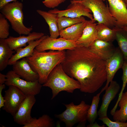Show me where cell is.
Masks as SVG:
<instances>
[{
    "label": "cell",
    "instance_id": "6da1fadb",
    "mask_svg": "<svg viewBox=\"0 0 127 127\" xmlns=\"http://www.w3.org/2000/svg\"><path fill=\"white\" fill-rule=\"evenodd\" d=\"M106 63L89 47L77 46L65 51L61 64L65 72L79 82L81 91L92 93L106 81Z\"/></svg>",
    "mask_w": 127,
    "mask_h": 127
},
{
    "label": "cell",
    "instance_id": "7a4b0ae2",
    "mask_svg": "<svg viewBox=\"0 0 127 127\" xmlns=\"http://www.w3.org/2000/svg\"><path fill=\"white\" fill-rule=\"evenodd\" d=\"M65 56V50L46 52H39L35 49L32 55L26 58L32 69L38 74L39 82L42 84L46 81L54 68L63 61Z\"/></svg>",
    "mask_w": 127,
    "mask_h": 127
},
{
    "label": "cell",
    "instance_id": "3957f363",
    "mask_svg": "<svg viewBox=\"0 0 127 127\" xmlns=\"http://www.w3.org/2000/svg\"><path fill=\"white\" fill-rule=\"evenodd\" d=\"M52 90V99L61 91L72 93L77 89H80L79 82L68 75L64 71L61 64L56 66L50 73L46 81L42 85Z\"/></svg>",
    "mask_w": 127,
    "mask_h": 127
},
{
    "label": "cell",
    "instance_id": "277c9868",
    "mask_svg": "<svg viewBox=\"0 0 127 127\" xmlns=\"http://www.w3.org/2000/svg\"><path fill=\"white\" fill-rule=\"evenodd\" d=\"M64 104L66 107V110L60 114L55 115V117L64 122L67 127H72L76 123L78 124L77 127H85L90 105L83 100L78 105H75L72 102Z\"/></svg>",
    "mask_w": 127,
    "mask_h": 127
},
{
    "label": "cell",
    "instance_id": "5b68a950",
    "mask_svg": "<svg viewBox=\"0 0 127 127\" xmlns=\"http://www.w3.org/2000/svg\"><path fill=\"white\" fill-rule=\"evenodd\" d=\"M23 3L18 1L8 3L0 9V12L9 21L13 29L20 35H28L33 29L24 24Z\"/></svg>",
    "mask_w": 127,
    "mask_h": 127
},
{
    "label": "cell",
    "instance_id": "8992f818",
    "mask_svg": "<svg viewBox=\"0 0 127 127\" xmlns=\"http://www.w3.org/2000/svg\"><path fill=\"white\" fill-rule=\"evenodd\" d=\"M89 9L98 24H103L112 29L115 26L116 20L111 15L108 6L102 0H83L79 2Z\"/></svg>",
    "mask_w": 127,
    "mask_h": 127
},
{
    "label": "cell",
    "instance_id": "52a82bcc",
    "mask_svg": "<svg viewBox=\"0 0 127 127\" xmlns=\"http://www.w3.org/2000/svg\"><path fill=\"white\" fill-rule=\"evenodd\" d=\"M6 75L7 80L5 83L6 85L15 86L27 95H35L40 91L42 86L38 81L33 82L27 81L21 79L13 70L9 71Z\"/></svg>",
    "mask_w": 127,
    "mask_h": 127
},
{
    "label": "cell",
    "instance_id": "ba28073f",
    "mask_svg": "<svg viewBox=\"0 0 127 127\" xmlns=\"http://www.w3.org/2000/svg\"><path fill=\"white\" fill-rule=\"evenodd\" d=\"M5 91V102L2 109L13 116L26 98V95L16 87L10 85Z\"/></svg>",
    "mask_w": 127,
    "mask_h": 127
},
{
    "label": "cell",
    "instance_id": "9c48e42d",
    "mask_svg": "<svg viewBox=\"0 0 127 127\" xmlns=\"http://www.w3.org/2000/svg\"><path fill=\"white\" fill-rule=\"evenodd\" d=\"M77 46L75 41L61 37L53 38L48 35H46L45 37L35 49L39 52L48 50L60 51L72 49Z\"/></svg>",
    "mask_w": 127,
    "mask_h": 127
},
{
    "label": "cell",
    "instance_id": "30bf717a",
    "mask_svg": "<svg viewBox=\"0 0 127 127\" xmlns=\"http://www.w3.org/2000/svg\"><path fill=\"white\" fill-rule=\"evenodd\" d=\"M71 4L65 10H60L57 9L50 10L48 12L57 14L58 17L65 16L72 18H76L86 16L93 22L95 21L93 16L91 14V10L79 2L70 1Z\"/></svg>",
    "mask_w": 127,
    "mask_h": 127
},
{
    "label": "cell",
    "instance_id": "8fae6325",
    "mask_svg": "<svg viewBox=\"0 0 127 127\" xmlns=\"http://www.w3.org/2000/svg\"><path fill=\"white\" fill-rule=\"evenodd\" d=\"M124 61L123 54L119 47L116 48L113 55L105 60L107 79L105 85L102 89L103 91L113 80L118 70L122 68Z\"/></svg>",
    "mask_w": 127,
    "mask_h": 127
},
{
    "label": "cell",
    "instance_id": "7c38bea8",
    "mask_svg": "<svg viewBox=\"0 0 127 127\" xmlns=\"http://www.w3.org/2000/svg\"><path fill=\"white\" fill-rule=\"evenodd\" d=\"M35 96H27L13 116L15 123L24 126L32 121L33 118L31 117V113L32 107L36 102Z\"/></svg>",
    "mask_w": 127,
    "mask_h": 127
},
{
    "label": "cell",
    "instance_id": "4fadbf2b",
    "mask_svg": "<svg viewBox=\"0 0 127 127\" xmlns=\"http://www.w3.org/2000/svg\"><path fill=\"white\" fill-rule=\"evenodd\" d=\"M103 1L106 0H102ZM110 12L116 20L115 27L127 26V5L123 0H107Z\"/></svg>",
    "mask_w": 127,
    "mask_h": 127
},
{
    "label": "cell",
    "instance_id": "5bb4252c",
    "mask_svg": "<svg viewBox=\"0 0 127 127\" xmlns=\"http://www.w3.org/2000/svg\"><path fill=\"white\" fill-rule=\"evenodd\" d=\"M12 65L13 70L23 79L30 82L39 81L38 74L32 69L26 57L17 61Z\"/></svg>",
    "mask_w": 127,
    "mask_h": 127
},
{
    "label": "cell",
    "instance_id": "9a60e30c",
    "mask_svg": "<svg viewBox=\"0 0 127 127\" xmlns=\"http://www.w3.org/2000/svg\"><path fill=\"white\" fill-rule=\"evenodd\" d=\"M120 89V86L116 81L113 80L110 83L109 86L105 90L102 104L98 112L99 118L107 117V112L108 106L111 101L115 97Z\"/></svg>",
    "mask_w": 127,
    "mask_h": 127
},
{
    "label": "cell",
    "instance_id": "2e32d148",
    "mask_svg": "<svg viewBox=\"0 0 127 127\" xmlns=\"http://www.w3.org/2000/svg\"><path fill=\"white\" fill-rule=\"evenodd\" d=\"M97 25L91 20H88L81 36L76 41L77 46L89 47L98 39Z\"/></svg>",
    "mask_w": 127,
    "mask_h": 127
},
{
    "label": "cell",
    "instance_id": "e0dca14e",
    "mask_svg": "<svg viewBox=\"0 0 127 127\" xmlns=\"http://www.w3.org/2000/svg\"><path fill=\"white\" fill-rule=\"evenodd\" d=\"M44 35V34L42 32H30L27 36L20 35L17 37L10 36L5 40L10 48L16 51L18 48L26 47V44L29 42L39 40Z\"/></svg>",
    "mask_w": 127,
    "mask_h": 127
},
{
    "label": "cell",
    "instance_id": "ac0fdd59",
    "mask_svg": "<svg viewBox=\"0 0 127 127\" xmlns=\"http://www.w3.org/2000/svg\"><path fill=\"white\" fill-rule=\"evenodd\" d=\"M89 48L105 61L110 58L116 48L112 42L96 40Z\"/></svg>",
    "mask_w": 127,
    "mask_h": 127
},
{
    "label": "cell",
    "instance_id": "d6986e66",
    "mask_svg": "<svg viewBox=\"0 0 127 127\" xmlns=\"http://www.w3.org/2000/svg\"><path fill=\"white\" fill-rule=\"evenodd\" d=\"M44 35L40 39L29 42L28 45L24 48H19L16 50V53L13 55L9 60L8 65H13L17 61L22 58L30 57L33 54L34 49L46 37Z\"/></svg>",
    "mask_w": 127,
    "mask_h": 127
},
{
    "label": "cell",
    "instance_id": "ffe728a7",
    "mask_svg": "<svg viewBox=\"0 0 127 127\" xmlns=\"http://www.w3.org/2000/svg\"><path fill=\"white\" fill-rule=\"evenodd\" d=\"M88 21L86 20L82 22L60 30V37L76 42L81 36Z\"/></svg>",
    "mask_w": 127,
    "mask_h": 127
},
{
    "label": "cell",
    "instance_id": "44dd1931",
    "mask_svg": "<svg viewBox=\"0 0 127 127\" xmlns=\"http://www.w3.org/2000/svg\"><path fill=\"white\" fill-rule=\"evenodd\" d=\"M36 11L44 18L48 25L50 36L53 38H57L60 35L57 23L58 14L40 9L37 10Z\"/></svg>",
    "mask_w": 127,
    "mask_h": 127
},
{
    "label": "cell",
    "instance_id": "7402d4cb",
    "mask_svg": "<svg viewBox=\"0 0 127 127\" xmlns=\"http://www.w3.org/2000/svg\"><path fill=\"white\" fill-rule=\"evenodd\" d=\"M15 51L12 50L5 39H0V71H2L8 65L9 60Z\"/></svg>",
    "mask_w": 127,
    "mask_h": 127
},
{
    "label": "cell",
    "instance_id": "603a6c76",
    "mask_svg": "<svg viewBox=\"0 0 127 127\" xmlns=\"http://www.w3.org/2000/svg\"><path fill=\"white\" fill-rule=\"evenodd\" d=\"M98 39L107 42H112L115 40V30L103 24L97 25Z\"/></svg>",
    "mask_w": 127,
    "mask_h": 127
},
{
    "label": "cell",
    "instance_id": "cb8c5ba5",
    "mask_svg": "<svg viewBox=\"0 0 127 127\" xmlns=\"http://www.w3.org/2000/svg\"><path fill=\"white\" fill-rule=\"evenodd\" d=\"M114 28L115 40L123 54L124 61L127 62V32L122 28Z\"/></svg>",
    "mask_w": 127,
    "mask_h": 127
},
{
    "label": "cell",
    "instance_id": "d4e9b609",
    "mask_svg": "<svg viewBox=\"0 0 127 127\" xmlns=\"http://www.w3.org/2000/svg\"><path fill=\"white\" fill-rule=\"evenodd\" d=\"M120 108L116 110L113 115L116 121L125 122L127 121V94L123 92L118 104Z\"/></svg>",
    "mask_w": 127,
    "mask_h": 127
},
{
    "label": "cell",
    "instance_id": "484cf974",
    "mask_svg": "<svg viewBox=\"0 0 127 127\" xmlns=\"http://www.w3.org/2000/svg\"><path fill=\"white\" fill-rule=\"evenodd\" d=\"M53 120L48 115L44 114L38 119L33 118L29 123L23 127H54Z\"/></svg>",
    "mask_w": 127,
    "mask_h": 127
},
{
    "label": "cell",
    "instance_id": "4316f807",
    "mask_svg": "<svg viewBox=\"0 0 127 127\" xmlns=\"http://www.w3.org/2000/svg\"><path fill=\"white\" fill-rule=\"evenodd\" d=\"M103 91L102 89L93 98L91 105L88 111L87 121L92 123L95 122L98 116L97 108L100 99V95Z\"/></svg>",
    "mask_w": 127,
    "mask_h": 127
},
{
    "label": "cell",
    "instance_id": "83f0119b",
    "mask_svg": "<svg viewBox=\"0 0 127 127\" xmlns=\"http://www.w3.org/2000/svg\"><path fill=\"white\" fill-rule=\"evenodd\" d=\"M86 20L83 16L72 18L65 16L58 17V26L59 30L67 28L76 24L82 22Z\"/></svg>",
    "mask_w": 127,
    "mask_h": 127
},
{
    "label": "cell",
    "instance_id": "f1b7e54d",
    "mask_svg": "<svg viewBox=\"0 0 127 127\" xmlns=\"http://www.w3.org/2000/svg\"><path fill=\"white\" fill-rule=\"evenodd\" d=\"M6 19L0 13V38L5 39L9 35L10 25Z\"/></svg>",
    "mask_w": 127,
    "mask_h": 127
},
{
    "label": "cell",
    "instance_id": "f546056e",
    "mask_svg": "<svg viewBox=\"0 0 127 127\" xmlns=\"http://www.w3.org/2000/svg\"><path fill=\"white\" fill-rule=\"evenodd\" d=\"M122 68L123 71V74L122 79L123 84L121 91L119 95L118 99L116 103L113 107V108L116 109L118 106L119 102L120 101L123 91L126 86L127 83V62L124 61Z\"/></svg>",
    "mask_w": 127,
    "mask_h": 127
},
{
    "label": "cell",
    "instance_id": "4dcf8cb0",
    "mask_svg": "<svg viewBox=\"0 0 127 127\" xmlns=\"http://www.w3.org/2000/svg\"><path fill=\"white\" fill-rule=\"evenodd\" d=\"M98 119L108 127H127V122L120 121H113L107 117L99 118Z\"/></svg>",
    "mask_w": 127,
    "mask_h": 127
},
{
    "label": "cell",
    "instance_id": "1f68e13d",
    "mask_svg": "<svg viewBox=\"0 0 127 127\" xmlns=\"http://www.w3.org/2000/svg\"><path fill=\"white\" fill-rule=\"evenodd\" d=\"M66 0H44L42 3L46 7L50 8H54L60 4L64 2Z\"/></svg>",
    "mask_w": 127,
    "mask_h": 127
},
{
    "label": "cell",
    "instance_id": "d6a6232c",
    "mask_svg": "<svg viewBox=\"0 0 127 127\" xmlns=\"http://www.w3.org/2000/svg\"><path fill=\"white\" fill-rule=\"evenodd\" d=\"M5 87V84H0V109L2 108L4 106L5 100L4 97H3L2 95V91Z\"/></svg>",
    "mask_w": 127,
    "mask_h": 127
},
{
    "label": "cell",
    "instance_id": "836d02e7",
    "mask_svg": "<svg viewBox=\"0 0 127 127\" xmlns=\"http://www.w3.org/2000/svg\"><path fill=\"white\" fill-rule=\"evenodd\" d=\"M19 0H0V9L7 4L12 2H15Z\"/></svg>",
    "mask_w": 127,
    "mask_h": 127
},
{
    "label": "cell",
    "instance_id": "e575fe53",
    "mask_svg": "<svg viewBox=\"0 0 127 127\" xmlns=\"http://www.w3.org/2000/svg\"><path fill=\"white\" fill-rule=\"evenodd\" d=\"M6 80V75L0 73V84H5Z\"/></svg>",
    "mask_w": 127,
    "mask_h": 127
},
{
    "label": "cell",
    "instance_id": "d590c367",
    "mask_svg": "<svg viewBox=\"0 0 127 127\" xmlns=\"http://www.w3.org/2000/svg\"><path fill=\"white\" fill-rule=\"evenodd\" d=\"M88 127H105L104 125L102 126H100L96 122L92 123H90V124L87 126Z\"/></svg>",
    "mask_w": 127,
    "mask_h": 127
},
{
    "label": "cell",
    "instance_id": "8d00e7d4",
    "mask_svg": "<svg viewBox=\"0 0 127 127\" xmlns=\"http://www.w3.org/2000/svg\"><path fill=\"white\" fill-rule=\"evenodd\" d=\"M127 32V26L123 27L122 28Z\"/></svg>",
    "mask_w": 127,
    "mask_h": 127
},
{
    "label": "cell",
    "instance_id": "74e56055",
    "mask_svg": "<svg viewBox=\"0 0 127 127\" xmlns=\"http://www.w3.org/2000/svg\"><path fill=\"white\" fill-rule=\"evenodd\" d=\"M83 0H72L73 1L77 2H80L82 1Z\"/></svg>",
    "mask_w": 127,
    "mask_h": 127
},
{
    "label": "cell",
    "instance_id": "f35d334b",
    "mask_svg": "<svg viewBox=\"0 0 127 127\" xmlns=\"http://www.w3.org/2000/svg\"><path fill=\"white\" fill-rule=\"evenodd\" d=\"M127 5V0H123Z\"/></svg>",
    "mask_w": 127,
    "mask_h": 127
},
{
    "label": "cell",
    "instance_id": "ab89813d",
    "mask_svg": "<svg viewBox=\"0 0 127 127\" xmlns=\"http://www.w3.org/2000/svg\"><path fill=\"white\" fill-rule=\"evenodd\" d=\"M125 92L127 94V91L126 92Z\"/></svg>",
    "mask_w": 127,
    "mask_h": 127
}]
</instances>
